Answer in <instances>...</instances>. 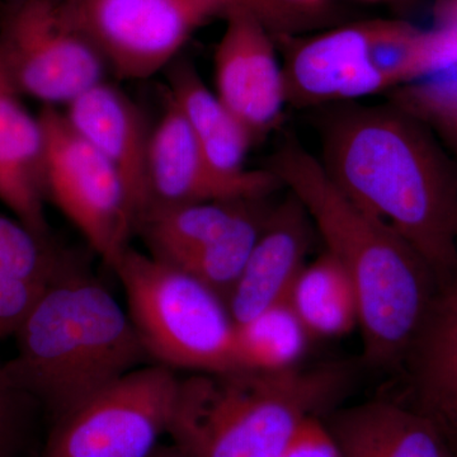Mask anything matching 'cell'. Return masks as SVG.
<instances>
[{
	"instance_id": "obj_23",
	"label": "cell",
	"mask_w": 457,
	"mask_h": 457,
	"mask_svg": "<svg viewBox=\"0 0 457 457\" xmlns=\"http://www.w3.org/2000/svg\"><path fill=\"white\" fill-rule=\"evenodd\" d=\"M270 210L266 201H262L225 236L168 263L209 286L227 302L253 251Z\"/></svg>"
},
{
	"instance_id": "obj_24",
	"label": "cell",
	"mask_w": 457,
	"mask_h": 457,
	"mask_svg": "<svg viewBox=\"0 0 457 457\" xmlns=\"http://www.w3.org/2000/svg\"><path fill=\"white\" fill-rule=\"evenodd\" d=\"M392 99L457 155V66L394 90Z\"/></svg>"
},
{
	"instance_id": "obj_10",
	"label": "cell",
	"mask_w": 457,
	"mask_h": 457,
	"mask_svg": "<svg viewBox=\"0 0 457 457\" xmlns=\"http://www.w3.org/2000/svg\"><path fill=\"white\" fill-rule=\"evenodd\" d=\"M77 29L123 79H146L176 60L219 11L204 0H79L62 3Z\"/></svg>"
},
{
	"instance_id": "obj_1",
	"label": "cell",
	"mask_w": 457,
	"mask_h": 457,
	"mask_svg": "<svg viewBox=\"0 0 457 457\" xmlns=\"http://www.w3.org/2000/svg\"><path fill=\"white\" fill-rule=\"evenodd\" d=\"M333 183L425 258L441 285L457 273V164L402 108L343 104L324 120L321 156Z\"/></svg>"
},
{
	"instance_id": "obj_28",
	"label": "cell",
	"mask_w": 457,
	"mask_h": 457,
	"mask_svg": "<svg viewBox=\"0 0 457 457\" xmlns=\"http://www.w3.org/2000/svg\"><path fill=\"white\" fill-rule=\"evenodd\" d=\"M315 26L326 25L333 13V0H272Z\"/></svg>"
},
{
	"instance_id": "obj_25",
	"label": "cell",
	"mask_w": 457,
	"mask_h": 457,
	"mask_svg": "<svg viewBox=\"0 0 457 457\" xmlns=\"http://www.w3.org/2000/svg\"><path fill=\"white\" fill-rule=\"evenodd\" d=\"M218 9L225 16L228 11L242 9L249 12L269 29L276 41L286 37H294L300 32L315 29L314 23L297 16L293 12L276 4L272 0H204Z\"/></svg>"
},
{
	"instance_id": "obj_18",
	"label": "cell",
	"mask_w": 457,
	"mask_h": 457,
	"mask_svg": "<svg viewBox=\"0 0 457 457\" xmlns=\"http://www.w3.org/2000/svg\"><path fill=\"white\" fill-rule=\"evenodd\" d=\"M69 267L51 237L0 213V342L16 335L45 288Z\"/></svg>"
},
{
	"instance_id": "obj_9",
	"label": "cell",
	"mask_w": 457,
	"mask_h": 457,
	"mask_svg": "<svg viewBox=\"0 0 457 457\" xmlns=\"http://www.w3.org/2000/svg\"><path fill=\"white\" fill-rule=\"evenodd\" d=\"M0 54L21 95L56 107L104 82V57L57 0H8Z\"/></svg>"
},
{
	"instance_id": "obj_17",
	"label": "cell",
	"mask_w": 457,
	"mask_h": 457,
	"mask_svg": "<svg viewBox=\"0 0 457 457\" xmlns=\"http://www.w3.org/2000/svg\"><path fill=\"white\" fill-rule=\"evenodd\" d=\"M413 404L457 447V273L440 286L405 362Z\"/></svg>"
},
{
	"instance_id": "obj_14",
	"label": "cell",
	"mask_w": 457,
	"mask_h": 457,
	"mask_svg": "<svg viewBox=\"0 0 457 457\" xmlns=\"http://www.w3.org/2000/svg\"><path fill=\"white\" fill-rule=\"evenodd\" d=\"M66 108L64 114L74 130L121 177L140 220L150 204L147 155L152 131L139 107L121 90L101 82Z\"/></svg>"
},
{
	"instance_id": "obj_26",
	"label": "cell",
	"mask_w": 457,
	"mask_h": 457,
	"mask_svg": "<svg viewBox=\"0 0 457 457\" xmlns=\"http://www.w3.org/2000/svg\"><path fill=\"white\" fill-rule=\"evenodd\" d=\"M282 457H343L321 418H312L295 436Z\"/></svg>"
},
{
	"instance_id": "obj_12",
	"label": "cell",
	"mask_w": 457,
	"mask_h": 457,
	"mask_svg": "<svg viewBox=\"0 0 457 457\" xmlns=\"http://www.w3.org/2000/svg\"><path fill=\"white\" fill-rule=\"evenodd\" d=\"M147 185L150 204L264 200L282 187L270 170L228 174L213 167L170 99L150 137Z\"/></svg>"
},
{
	"instance_id": "obj_4",
	"label": "cell",
	"mask_w": 457,
	"mask_h": 457,
	"mask_svg": "<svg viewBox=\"0 0 457 457\" xmlns=\"http://www.w3.org/2000/svg\"><path fill=\"white\" fill-rule=\"evenodd\" d=\"M345 366L230 370L179 378L168 435L185 457H282L312 418L348 387Z\"/></svg>"
},
{
	"instance_id": "obj_35",
	"label": "cell",
	"mask_w": 457,
	"mask_h": 457,
	"mask_svg": "<svg viewBox=\"0 0 457 457\" xmlns=\"http://www.w3.org/2000/svg\"><path fill=\"white\" fill-rule=\"evenodd\" d=\"M453 450H455V457H457V447H455Z\"/></svg>"
},
{
	"instance_id": "obj_20",
	"label": "cell",
	"mask_w": 457,
	"mask_h": 457,
	"mask_svg": "<svg viewBox=\"0 0 457 457\" xmlns=\"http://www.w3.org/2000/svg\"><path fill=\"white\" fill-rule=\"evenodd\" d=\"M266 200L152 204L141 215L137 233L145 239L150 254L173 262L225 236Z\"/></svg>"
},
{
	"instance_id": "obj_8",
	"label": "cell",
	"mask_w": 457,
	"mask_h": 457,
	"mask_svg": "<svg viewBox=\"0 0 457 457\" xmlns=\"http://www.w3.org/2000/svg\"><path fill=\"white\" fill-rule=\"evenodd\" d=\"M38 119L45 135L46 198L111 267L130 246L139 221L125 183L64 112L44 106Z\"/></svg>"
},
{
	"instance_id": "obj_21",
	"label": "cell",
	"mask_w": 457,
	"mask_h": 457,
	"mask_svg": "<svg viewBox=\"0 0 457 457\" xmlns=\"http://www.w3.org/2000/svg\"><path fill=\"white\" fill-rule=\"evenodd\" d=\"M287 302L312 341L347 336L360 327L356 290L341 264L326 251L305 264Z\"/></svg>"
},
{
	"instance_id": "obj_32",
	"label": "cell",
	"mask_w": 457,
	"mask_h": 457,
	"mask_svg": "<svg viewBox=\"0 0 457 457\" xmlns=\"http://www.w3.org/2000/svg\"><path fill=\"white\" fill-rule=\"evenodd\" d=\"M57 2H60V3H74V2H79V0H57Z\"/></svg>"
},
{
	"instance_id": "obj_7",
	"label": "cell",
	"mask_w": 457,
	"mask_h": 457,
	"mask_svg": "<svg viewBox=\"0 0 457 457\" xmlns=\"http://www.w3.org/2000/svg\"><path fill=\"white\" fill-rule=\"evenodd\" d=\"M179 378L141 366L54 420L40 457H150L168 435Z\"/></svg>"
},
{
	"instance_id": "obj_16",
	"label": "cell",
	"mask_w": 457,
	"mask_h": 457,
	"mask_svg": "<svg viewBox=\"0 0 457 457\" xmlns=\"http://www.w3.org/2000/svg\"><path fill=\"white\" fill-rule=\"evenodd\" d=\"M321 420L343 457H455L446 436L411 405L372 400Z\"/></svg>"
},
{
	"instance_id": "obj_19",
	"label": "cell",
	"mask_w": 457,
	"mask_h": 457,
	"mask_svg": "<svg viewBox=\"0 0 457 457\" xmlns=\"http://www.w3.org/2000/svg\"><path fill=\"white\" fill-rule=\"evenodd\" d=\"M170 101L200 144L213 167L228 174L246 170L245 158L254 140L242 122L210 89L187 60L170 65Z\"/></svg>"
},
{
	"instance_id": "obj_31",
	"label": "cell",
	"mask_w": 457,
	"mask_h": 457,
	"mask_svg": "<svg viewBox=\"0 0 457 457\" xmlns=\"http://www.w3.org/2000/svg\"><path fill=\"white\" fill-rule=\"evenodd\" d=\"M150 457H185L180 451L171 445H159L158 449Z\"/></svg>"
},
{
	"instance_id": "obj_11",
	"label": "cell",
	"mask_w": 457,
	"mask_h": 457,
	"mask_svg": "<svg viewBox=\"0 0 457 457\" xmlns=\"http://www.w3.org/2000/svg\"><path fill=\"white\" fill-rule=\"evenodd\" d=\"M225 31L215 49V93L255 141L276 130L288 106L284 66L276 38L249 12L225 13Z\"/></svg>"
},
{
	"instance_id": "obj_30",
	"label": "cell",
	"mask_w": 457,
	"mask_h": 457,
	"mask_svg": "<svg viewBox=\"0 0 457 457\" xmlns=\"http://www.w3.org/2000/svg\"><path fill=\"white\" fill-rule=\"evenodd\" d=\"M20 436L0 431V457H13Z\"/></svg>"
},
{
	"instance_id": "obj_15",
	"label": "cell",
	"mask_w": 457,
	"mask_h": 457,
	"mask_svg": "<svg viewBox=\"0 0 457 457\" xmlns=\"http://www.w3.org/2000/svg\"><path fill=\"white\" fill-rule=\"evenodd\" d=\"M21 96L0 54V203L33 233L50 237L44 129Z\"/></svg>"
},
{
	"instance_id": "obj_33",
	"label": "cell",
	"mask_w": 457,
	"mask_h": 457,
	"mask_svg": "<svg viewBox=\"0 0 457 457\" xmlns=\"http://www.w3.org/2000/svg\"><path fill=\"white\" fill-rule=\"evenodd\" d=\"M455 228H456V236H457V203H456V212H455Z\"/></svg>"
},
{
	"instance_id": "obj_2",
	"label": "cell",
	"mask_w": 457,
	"mask_h": 457,
	"mask_svg": "<svg viewBox=\"0 0 457 457\" xmlns=\"http://www.w3.org/2000/svg\"><path fill=\"white\" fill-rule=\"evenodd\" d=\"M269 170L303 204L324 251L350 278L366 362L376 369L404 363L440 290L429 264L404 237L343 194L299 141L286 140Z\"/></svg>"
},
{
	"instance_id": "obj_34",
	"label": "cell",
	"mask_w": 457,
	"mask_h": 457,
	"mask_svg": "<svg viewBox=\"0 0 457 457\" xmlns=\"http://www.w3.org/2000/svg\"><path fill=\"white\" fill-rule=\"evenodd\" d=\"M365 2H385V0H365Z\"/></svg>"
},
{
	"instance_id": "obj_5",
	"label": "cell",
	"mask_w": 457,
	"mask_h": 457,
	"mask_svg": "<svg viewBox=\"0 0 457 457\" xmlns=\"http://www.w3.org/2000/svg\"><path fill=\"white\" fill-rule=\"evenodd\" d=\"M288 104L299 108L354 104L427 77L436 64L431 31L404 21L372 20L312 37H286Z\"/></svg>"
},
{
	"instance_id": "obj_27",
	"label": "cell",
	"mask_w": 457,
	"mask_h": 457,
	"mask_svg": "<svg viewBox=\"0 0 457 457\" xmlns=\"http://www.w3.org/2000/svg\"><path fill=\"white\" fill-rule=\"evenodd\" d=\"M31 403V399L17 392L8 383L3 372V363L0 362V431L20 436L27 407Z\"/></svg>"
},
{
	"instance_id": "obj_3",
	"label": "cell",
	"mask_w": 457,
	"mask_h": 457,
	"mask_svg": "<svg viewBox=\"0 0 457 457\" xmlns=\"http://www.w3.org/2000/svg\"><path fill=\"white\" fill-rule=\"evenodd\" d=\"M13 337L5 378L54 420L149 359L128 311L73 266L45 288Z\"/></svg>"
},
{
	"instance_id": "obj_22",
	"label": "cell",
	"mask_w": 457,
	"mask_h": 457,
	"mask_svg": "<svg viewBox=\"0 0 457 457\" xmlns=\"http://www.w3.org/2000/svg\"><path fill=\"white\" fill-rule=\"evenodd\" d=\"M312 341L287 300L237 324V370L279 372L299 368Z\"/></svg>"
},
{
	"instance_id": "obj_13",
	"label": "cell",
	"mask_w": 457,
	"mask_h": 457,
	"mask_svg": "<svg viewBox=\"0 0 457 457\" xmlns=\"http://www.w3.org/2000/svg\"><path fill=\"white\" fill-rule=\"evenodd\" d=\"M314 231L305 207L290 192L281 204L270 207L253 251L227 299L237 324L287 300L305 267Z\"/></svg>"
},
{
	"instance_id": "obj_29",
	"label": "cell",
	"mask_w": 457,
	"mask_h": 457,
	"mask_svg": "<svg viewBox=\"0 0 457 457\" xmlns=\"http://www.w3.org/2000/svg\"><path fill=\"white\" fill-rule=\"evenodd\" d=\"M436 18L438 29H444L457 37V0H437Z\"/></svg>"
},
{
	"instance_id": "obj_6",
	"label": "cell",
	"mask_w": 457,
	"mask_h": 457,
	"mask_svg": "<svg viewBox=\"0 0 457 457\" xmlns=\"http://www.w3.org/2000/svg\"><path fill=\"white\" fill-rule=\"evenodd\" d=\"M149 359L171 370H237V323L224 297L179 267L128 246L111 264Z\"/></svg>"
}]
</instances>
